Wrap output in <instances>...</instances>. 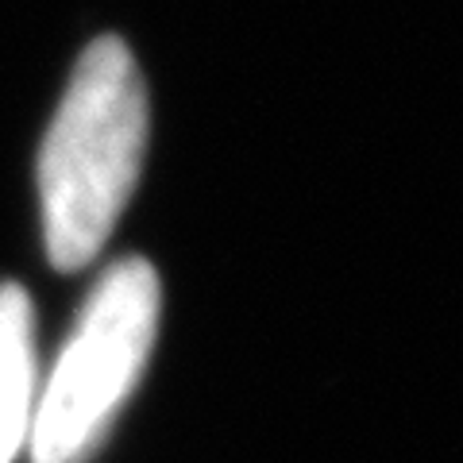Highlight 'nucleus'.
<instances>
[{
    "label": "nucleus",
    "mask_w": 463,
    "mask_h": 463,
    "mask_svg": "<svg viewBox=\"0 0 463 463\" xmlns=\"http://www.w3.org/2000/svg\"><path fill=\"white\" fill-rule=\"evenodd\" d=\"M147 151V85L124 39L81 51L39 147L43 243L54 270H85L136 194Z\"/></svg>",
    "instance_id": "obj_1"
},
{
    "label": "nucleus",
    "mask_w": 463,
    "mask_h": 463,
    "mask_svg": "<svg viewBox=\"0 0 463 463\" xmlns=\"http://www.w3.org/2000/svg\"><path fill=\"white\" fill-rule=\"evenodd\" d=\"M158 313L163 282L147 259H120L100 274L35 398L32 463H85L109 440L155 352Z\"/></svg>",
    "instance_id": "obj_2"
},
{
    "label": "nucleus",
    "mask_w": 463,
    "mask_h": 463,
    "mask_svg": "<svg viewBox=\"0 0 463 463\" xmlns=\"http://www.w3.org/2000/svg\"><path fill=\"white\" fill-rule=\"evenodd\" d=\"M39 398L35 306L16 282L0 286V463H16Z\"/></svg>",
    "instance_id": "obj_3"
}]
</instances>
